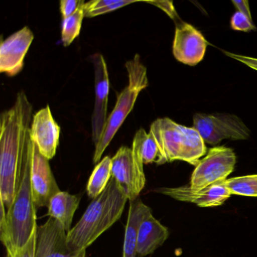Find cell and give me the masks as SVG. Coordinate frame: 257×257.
Masks as SVG:
<instances>
[{"label": "cell", "mask_w": 257, "mask_h": 257, "mask_svg": "<svg viewBox=\"0 0 257 257\" xmlns=\"http://www.w3.org/2000/svg\"><path fill=\"white\" fill-rule=\"evenodd\" d=\"M33 106L25 91L17 94L14 105L0 118V201L7 213L14 201L28 147Z\"/></svg>", "instance_id": "6da1fadb"}, {"label": "cell", "mask_w": 257, "mask_h": 257, "mask_svg": "<svg viewBox=\"0 0 257 257\" xmlns=\"http://www.w3.org/2000/svg\"><path fill=\"white\" fill-rule=\"evenodd\" d=\"M231 3H232L237 12L243 13L251 22H252L250 10H249V2L247 0H232Z\"/></svg>", "instance_id": "f1b7e54d"}, {"label": "cell", "mask_w": 257, "mask_h": 257, "mask_svg": "<svg viewBox=\"0 0 257 257\" xmlns=\"http://www.w3.org/2000/svg\"><path fill=\"white\" fill-rule=\"evenodd\" d=\"M32 150L31 186L33 198L37 208L48 207L52 197L61 190L51 169L49 159L40 153L38 147L34 142Z\"/></svg>", "instance_id": "7c38bea8"}, {"label": "cell", "mask_w": 257, "mask_h": 257, "mask_svg": "<svg viewBox=\"0 0 257 257\" xmlns=\"http://www.w3.org/2000/svg\"><path fill=\"white\" fill-rule=\"evenodd\" d=\"M152 212L151 208L146 205L141 198L130 201L128 216L124 232L123 257H137V243L140 225L143 219Z\"/></svg>", "instance_id": "e0dca14e"}, {"label": "cell", "mask_w": 257, "mask_h": 257, "mask_svg": "<svg viewBox=\"0 0 257 257\" xmlns=\"http://www.w3.org/2000/svg\"><path fill=\"white\" fill-rule=\"evenodd\" d=\"M235 163L236 156L232 149L224 146L210 149L207 156L195 166L189 186L198 190L225 181L234 171Z\"/></svg>", "instance_id": "52a82bcc"}, {"label": "cell", "mask_w": 257, "mask_h": 257, "mask_svg": "<svg viewBox=\"0 0 257 257\" xmlns=\"http://www.w3.org/2000/svg\"><path fill=\"white\" fill-rule=\"evenodd\" d=\"M85 254L86 250L74 252L70 249L67 231L54 218L37 228L35 257H85Z\"/></svg>", "instance_id": "9c48e42d"}, {"label": "cell", "mask_w": 257, "mask_h": 257, "mask_svg": "<svg viewBox=\"0 0 257 257\" xmlns=\"http://www.w3.org/2000/svg\"><path fill=\"white\" fill-rule=\"evenodd\" d=\"M134 0H91L84 6L85 18H94L135 4Z\"/></svg>", "instance_id": "44dd1931"}, {"label": "cell", "mask_w": 257, "mask_h": 257, "mask_svg": "<svg viewBox=\"0 0 257 257\" xmlns=\"http://www.w3.org/2000/svg\"><path fill=\"white\" fill-rule=\"evenodd\" d=\"M193 127L204 143L210 145H216L225 139L243 141L250 136L246 124L233 114H195Z\"/></svg>", "instance_id": "8992f818"}, {"label": "cell", "mask_w": 257, "mask_h": 257, "mask_svg": "<svg viewBox=\"0 0 257 257\" xmlns=\"http://www.w3.org/2000/svg\"><path fill=\"white\" fill-rule=\"evenodd\" d=\"M60 133L61 128L54 119L49 105L34 115L30 130L31 139L38 147L40 153L49 160L56 155Z\"/></svg>", "instance_id": "5bb4252c"}, {"label": "cell", "mask_w": 257, "mask_h": 257, "mask_svg": "<svg viewBox=\"0 0 257 257\" xmlns=\"http://www.w3.org/2000/svg\"><path fill=\"white\" fill-rule=\"evenodd\" d=\"M94 69L95 103L91 118L92 140L94 144L100 141L107 121L108 96L109 92V74L103 55L94 54L91 56Z\"/></svg>", "instance_id": "30bf717a"}, {"label": "cell", "mask_w": 257, "mask_h": 257, "mask_svg": "<svg viewBox=\"0 0 257 257\" xmlns=\"http://www.w3.org/2000/svg\"><path fill=\"white\" fill-rule=\"evenodd\" d=\"M225 185L231 195L257 197V174L227 179Z\"/></svg>", "instance_id": "7402d4cb"}, {"label": "cell", "mask_w": 257, "mask_h": 257, "mask_svg": "<svg viewBox=\"0 0 257 257\" xmlns=\"http://www.w3.org/2000/svg\"><path fill=\"white\" fill-rule=\"evenodd\" d=\"M34 39L32 31L28 27H25L2 41L0 46V73L15 76L23 70L25 57Z\"/></svg>", "instance_id": "4fadbf2b"}, {"label": "cell", "mask_w": 257, "mask_h": 257, "mask_svg": "<svg viewBox=\"0 0 257 257\" xmlns=\"http://www.w3.org/2000/svg\"><path fill=\"white\" fill-rule=\"evenodd\" d=\"M231 28L234 31L250 32L255 31L256 28L246 16L240 12H236L231 19Z\"/></svg>", "instance_id": "cb8c5ba5"}, {"label": "cell", "mask_w": 257, "mask_h": 257, "mask_svg": "<svg viewBox=\"0 0 257 257\" xmlns=\"http://www.w3.org/2000/svg\"><path fill=\"white\" fill-rule=\"evenodd\" d=\"M207 42L201 32L192 25L176 22L173 54L179 61L189 66H195L204 59Z\"/></svg>", "instance_id": "8fae6325"}, {"label": "cell", "mask_w": 257, "mask_h": 257, "mask_svg": "<svg viewBox=\"0 0 257 257\" xmlns=\"http://www.w3.org/2000/svg\"><path fill=\"white\" fill-rule=\"evenodd\" d=\"M32 144L30 135L14 201L10 210L0 215V238L10 257L17 256L38 228L31 186Z\"/></svg>", "instance_id": "7a4b0ae2"}, {"label": "cell", "mask_w": 257, "mask_h": 257, "mask_svg": "<svg viewBox=\"0 0 257 257\" xmlns=\"http://www.w3.org/2000/svg\"><path fill=\"white\" fill-rule=\"evenodd\" d=\"M169 236L168 228L153 216L152 212L141 222L138 232L137 254L144 257L153 253Z\"/></svg>", "instance_id": "2e32d148"}, {"label": "cell", "mask_w": 257, "mask_h": 257, "mask_svg": "<svg viewBox=\"0 0 257 257\" xmlns=\"http://www.w3.org/2000/svg\"><path fill=\"white\" fill-rule=\"evenodd\" d=\"M37 231L36 230L34 234L31 237V240H29L26 246L21 249L20 252L18 254L16 257H35L36 251V242H37ZM7 257H10V255H7Z\"/></svg>", "instance_id": "484cf974"}, {"label": "cell", "mask_w": 257, "mask_h": 257, "mask_svg": "<svg viewBox=\"0 0 257 257\" xmlns=\"http://www.w3.org/2000/svg\"><path fill=\"white\" fill-rule=\"evenodd\" d=\"M127 198L113 177L106 189L93 199L80 220L67 234L69 247L86 250L103 232L121 218Z\"/></svg>", "instance_id": "3957f363"}, {"label": "cell", "mask_w": 257, "mask_h": 257, "mask_svg": "<svg viewBox=\"0 0 257 257\" xmlns=\"http://www.w3.org/2000/svg\"><path fill=\"white\" fill-rule=\"evenodd\" d=\"M126 69L128 73V85L118 96L115 107L108 117L101 138L95 145L93 157L94 164H98L103 153L133 109L140 93L148 86L147 67L141 63L139 55H135L133 59L126 63Z\"/></svg>", "instance_id": "5b68a950"}, {"label": "cell", "mask_w": 257, "mask_h": 257, "mask_svg": "<svg viewBox=\"0 0 257 257\" xmlns=\"http://www.w3.org/2000/svg\"><path fill=\"white\" fill-rule=\"evenodd\" d=\"M85 3L83 0H62L60 2V9L63 19L70 17L79 10V7Z\"/></svg>", "instance_id": "d4e9b609"}, {"label": "cell", "mask_w": 257, "mask_h": 257, "mask_svg": "<svg viewBox=\"0 0 257 257\" xmlns=\"http://www.w3.org/2000/svg\"><path fill=\"white\" fill-rule=\"evenodd\" d=\"M85 4V3H84L73 16L63 20L61 40H62L63 45L66 47L70 46L80 34L82 21L85 18V15H84Z\"/></svg>", "instance_id": "603a6c76"}, {"label": "cell", "mask_w": 257, "mask_h": 257, "mask_svg": "<svg viewBox=\"0 0 257 257\" xmlns=\"http://www.w3.org/2000/svg\"><path fill=\"white\" fill-rule=\"evenodd\" d=\"M149 4H153L156 5V7L160 8L161 10L165 11L171 19L174 21V22H177L180 21L178 16H177V13H176L175 10H174V6H173L172 2H168V1H164V2H148Z\"/></svg>", "instance_id": "4316f807"}, {"label": "cell", "mask_w": 257, "mask_h": 257, "mask_svg": "<svg viewBox=\"0 0 257 257\" xmlns=\"http://www.w3.org/2000/svg\"><path fill=\"white\" fill-rule=\"evenodd\" d=\"M132 152L135 159L144 166L153 162L159 163L160 159L159 149L151 133H147L141 128L135 134L132 144Z\"/></svg>", "instance_id": "d6986e66"}, {"label": "cell", "mask_w": 257, "mask_h": 257, "mask_svg": "<svg viewBox=\"0 0 257 257\" xmlns=\"http://www.w3.org/2000/svg\"><path fill=\"white\" fill-rule=\"evenodd\" d=\"M112 159L103 158L94 168L87 186V192L90 198L98 197L103 192L112 177Z\"/></svg>", "instance_id": "ffe728a7"}, {"label": "cell", "mask_w": 257, "mask_h": 257, "mask_svg": "<svg viewBox=\"0 0 257 257\" xmlns=\"http://www.w3.org/2000/svg\"><path fill=\"white\" fill-rule=\"evenodd\" d=\"M112 177L129 201L139 198L146 185L144 166L134 156L132 149L121 147L112 159Z\"/></svg>", "instance_id": "ba28073f"}, {"label": "cell", "mask_w": 257, "mask_h": 257, "mask_svg": "<svg viewBox=\"0 0 257 257\" xmlns=\"http://www.w3.org/2000/svg\"><path fill=\"white\" fill-rule=\"evenodd\" d=\"M150 132L160 153L158 165L180 160L196 166L207 153L205 143L194 127L177 124L171 118H158L150 126Z\"/></svg>", "instance_id": "277c9868"}, {"label": "cell", "mask_w": 257, "mask_h": 257, "mask_svg": "<svg viewBox=\"0 0 257 257\" xmlns=\"http://www.w3.org/2000/svg\"><path fill=\"white\" fill-rule=\"evenodd\" d=\"M79 202L80 198L77 195L60 191L51 199L48 214L58 220L68 234L71 230L73 216L79 207Z\"/></svg>", "instance_id": "ac0fdd59"}, {"label": "cell", "mask_w": 257, "mask_h": 257, "mask_svg": "<svg viewBox=\"0 0 257 257\" xmlns=\"http://www.w3.org/2000/svg\"><path fill=\"white\" fill-rule=\"evenodd\" d=\"M225 180L198 190L186 186L177 188H160L156 191L177 201L194 203L199 207H216L222 205L231 195L225 185Z\"/></svg>", "instance_id": "9a60e30c"}, {"label": "cell", "mask_w": 257, "mask_h": 257, "mask_svg": "<svg viewBox=\"0 0 257 257\" xmlns=\"http://www.w3.org/2000/svg\"><path fill=\"white\" fill-rule=\"evenodd\" d=\"M223 52L227 56L230 57V58H233L236 61H238L239 62L243 63V64L247 66L249 68L253 69V70L257 71V58L236 55V54L230 53V52H225V51H223Z\"/></svg>", "instance_id": "83f0119b"}]
</instances>
